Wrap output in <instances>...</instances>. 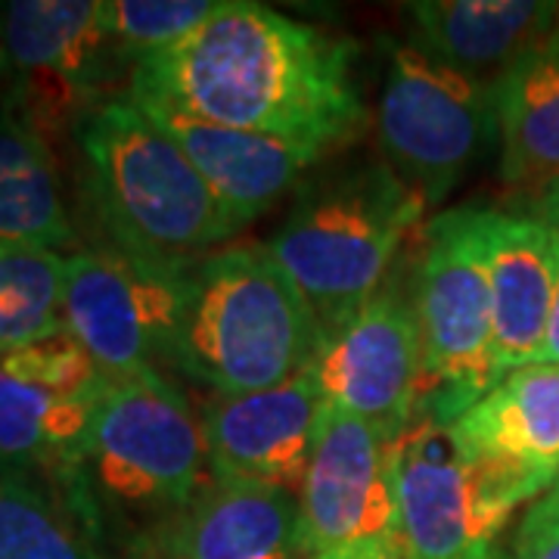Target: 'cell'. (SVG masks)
<instances>
[{
  "label": "cell",
  "mask_w": 559,
  "mask_h": 559,
  "mask_svg": "<svg viewBox=\"0 0 559 559\" xmlns=\"http://www.w3.org/2000/svg\"><path fill=\"white\" fill-rule=\"evenodd\" d=\"M128 97L326 153L355 140L367 116L355 44L252 0H221L190 38L140 57Z\"/></svg>",
  "instance_id": "1"
},
{
  "label": "cell",
  "mask_w": 559,
  "mask_h": 559,
  "mask_svg": "<svg viewBox=\"0 0 559 559\" xmlns=\"http://www.w3.org/2000/svg\"><path fill=\"white\" fill-rule=\"evenodd\" d=\"M79 143L94 212L124 255L190 271L242 230L187 153L131 97L100 106L79 128Z\"/></svg>",
  "instance_id": "2"
},
{
  "label": "cell",
  "mask_w": 559,
  "mask_h": 559,
  "mask_svg": "<svg viewBox=\"0 0 559 559\" xmlns=\"http://www.w3.org/2000/svg\"><path fill=\"white\" fill-rule=\"evenodd\" d=\"M423 215L426 202L385 162H364L308 180L267 246L333 333L389 283Z\"/></svg>",
  "instance_id": "3"
},
{
  "label": "cell",
  "mask_w": 559,
  "mask_h": 559,
  "mask_svg": "<svg viewBox=\"0 0 559 559\" xmlns=\"http://www.w3.org/2000/svg\"><path fill=\"white\" fill-rule=\"evenodd\" d=\"M318 318L267 242L224 246L193 267L178 370L212 395L283 385L318 352Z\"/></svg>",
  "instance_id": "4"
},
{
  "label": "cell",
  "mask_w": 559,
  "mask_h": 559,
  "mask_svg": "<svg viewBox=\"0 0 559 559\" xmlns=\"http://www.w3.org/2000/svg\"><path fill=\"white\" fill-rule=\"evenodd\" d=\"M411 301L423 342V389L414 417L451 426L503 380L495 364L476 205L426 224Z\"/></svg>",
  "instance_id": "5"
},
{
  "label": "cell",
  "mask_w": 559,
  "mask_h": 559,
  "mask_svg": "<svg viewBox=\"0 0 559 559\" xmlns=\"http://www.w3.org/2000/svg\"><path fill=\"white\" fill-rule=\"evenodd\" d=\"M75 469L121 510L175 516L209 481L202 417L165 373L109 380Z\"/></svg>",
  "instance_id": "6"
},
{
  "label": "cell",
  "mask_w": 559,
  "mask_h": 559,
  "mask_svg": "<svg viewBox=\"0 0 559 559\" xmlns=\"http://www.w3.org/2000/svg\"><path fill=\"white\" fill-rule=\"evenodd\" d=\"M134 60L112 38L106 0H13L0 7V103L40 140L79 131Z\"/></svg>",
  "instance_id": "7"
},
{
  "label": "cell",
  "mask_w": 559,
  "mask_h": 559,
  "mask_svg": "<svg viewBox=\"0 0 559 559\" xmlns=\"http://www.w3.org/2000/svg\"><path fill=\"white\" fill-rule=\"evenodd\" d=\"M382 162L426 209L441 205L466 171L498 143L495 81H481L395 44L377 106Z\"/></svg>",
  "instance_id": "8"
},
{
  "label": "cell",
  "mask_w": 559,
  "mask_h": 559,
  "mask_svg": "<svg viewBox=\"0 0 559 559\" xmlns=\"http://www.w3.org/2000/svg\"><path fill=\"white\" fill-rule=\"evenodd\" d=\"M392 488L404 559H485L528 500L473 457L451 426L414 417L392 441Z\"/></svg>",
  "instance_id": "9"
},
{
  "label": "cell",
  "mask_w": 559,
  "mask_h": 559,
  "mask_svg": "<svg viewBox=\"0 0 559 559\" xmlns=\"http://www.w3.org/2000/svg\"><path fill=\"white\" fill-rule=\"evenodd\" d=\"M193 296V267H159L119 249L66 252L62 326L91 352L106 380L178 370Z\"/></svg>",
  "instance_id": "10"
},
{
  "label": "cell",
  "mask_w": 559,
  "mask_h": 559,
  "mask_svg": "<svg viewBox=\"0 0 559 559\" xmlns=\"http://www.w3.org/2000/svg\"><path fill=\"white\" fill-rule=\"evenodd\" d=\"M320 399L367 419L389 441L411 426L423 389V342L411 293L382 286L340 330L320 336L308 364Z\"/></svg>",
  "instance_id": "11"
},
{
  "label": "cell",
  "mask_w": 559,
  "mask_h": 559,
  "mask_svg": "<svg viewBox=\"0 0 559 559\" xmlns=\"http://www.w3.org/2000/svg\"><path fill=\"white\" fill-rule=\"evenodd\" d=\"M299 510L305 557L358 540L399 538L392 441L367 419L326 404Z\"/></svg>",
  "instance_id": "12"
},
{
  "label": "cell",
  "mask_w": 559,
  "mask_h": 559,
  "mask_svg": "<svg viewBox=\"0 0 559 559\" xmlns=\"http://www.w3.org/2000/svg\"><path fill=\"white\" fill-rule=\"evenodd\" d=\"M323 407L308 367L264 392L212 395L202 411L209 476L299 495Z\"/></svg>",
  "instance_id": "13"
},
{
  "label": "cell",
  "mask_w": 559,
  "mask_h": 559,
  "mask_svg": "<svg viewBox=\"0 0 559 559\" xmlns=\"http://www.w3.org/2000/svg\"><path fill=\"white\" fill-rule=\"evenodd\" d=\"M479 240L491 299L495 364L503 377L544 358L557 293V237L522 209H479Z\"/></svg>",
  "instance_id": "14"
},
{
  "label": "cell",
  "mask_w": 559,
  "mask_h": 559,
  "mask_svg": "<svg viewBox=\"0 0 559 559\" xmlns=\"http://www.w3.org/2000/svg\"><path fill=\"white\" fill-rule=\"evenodd\" d=\"M451 429L473 457L535 503L559 481V367L540 360L503 373Z\"/></svg>",
  "instance_id": "15"
},
{
  "label": "cell",
  "mask_w": 559,
  "mask_h": 559,
  "mask_svg": "<svg viewBox=\"0 0 559 559\" xmlns=\"http://www.w3.org/2000/svg\"><path fill=\"white\" fill-rule=\"evenodd\" d=\"M138 106L187 153V159L193 162L215 200L240 227H249L252 221L261 218L323 156H330L326 150L311 143L237 131L227 124L183 116L159 103Z\"/></svg>",
  "instance_id": "16"
},
{
  "label": "cell",
  "mask_w": 559,
  "mask_h": 559,
  "mask_svg": "<svg viewBox=\"0 0 559 559\" xmlns=\"http://www.w3.org/2000/svg\"><path fill=\"white\" fill-rule=\"evenodd\" d=\"M299 495L255 481L212 479L156 540V559H299Z\"/></svg>",
  "instance_id": "17"
},
{
  "label": "cell",
  "mask_w": 559,
  "mask_h": 559,
  "mask_svg": "<svg viewBox=\"0 0 559 559\" xmlns=\"http://www.w3.org/2000/svg\"><path fill=\"white\" fill-rule=\"evenodd\" d=\"M407 10L419 50L481 81L559 32V3L544 0H419Z\"/></svg>",
  "instance_id": "18"
},
{
  "label": "cell",
  "mask_w": 559,
  "mask_h": 559,
  "mask_svg": "<svg viewBox=\"0 0 559 559\" xmlns=\"http://www.w3.org/2000/svg\"><path fill=\"white\" fill-rule=\"evenodd\" d=\"M500 178L532 193L559 178V32L495 81Z\"/></svg>",
  "instance_id": "19"
},
{
  "label": "cell",
  "mask_w": 559,
  "mask_h": 559,
  "mask_svg": "<svg viewBox=\"0 0 559 559\" xmlns=\"http://www.w3.org/2000/svg\"><path fill=\"white\" fill-rule=\"evenodd\" d=\"M0 242L72 249L60 168L47 140L0 103Z\"/></svg>",
  "instance_id": "20"
},
{
  "label": "cell",
  "mask_w": 559,
  "mask_h": 559,
  "mask_svg": "<svg viewBox=\"0 0 559 559\" xmlns=\"http://www.w3.org/2000/svg\"><path fill=\"white\" fill-rule=\"evenodd\" d=\"M97 399H75L0 367V466H79Z\"/></svg>",
  "instance_id": "21"
},
{
  "label": "cell",
  "mask_w": 559,
  "mask_h": 559,
  "mask_svg": "<svg viewBox=\"0 0 559 559\" xmlns=\"http://www.w3.org/2000/svg\"><path fill=\"white\" fill-rule=\"evenodd\" d=\"M0 559H100L75 513L22 469L0 466Z\"/></svg>",
  "instance_id": "22"
},
{
  "label": "cell",
  "mask_w": 559,
  "mask_h": 559,
  "mask_svg": "<svg viewBox=\"0 0 559 559\" xmlns=\"http://www.w3.org/2000/svg\"><path fill=\"white\" fill-rule=\"evenodd\" d=\"M66 252L0 242V355L62 326Z\"/></svg>",
  "instance_id": "23"
},
{
  "label": "cell",
  "mask_w": 559,
  "mask_h": 559,
  "mask_svg": "<svg viewBox=\"0 0 559 559\" xmlns=\"http://www.w3.org/2000/svg\"><path fill=\"white\" fill-rule=\"evenodd\" d=\"M221 0H106L112 38L138 62L190 38L215 16Z\"/></svg>",
  "instance_id": "24"
},
{
  "label": "cell",
  "mask_w": 559,
  "mask_h": 559,
  "mask_svg": "<svg viewBox=\"0 0 559 559\" xmlns=\"http://www.w3.org/2000/svg\"><path fill=\"white\" fill-rule=\"evenodd\" d=\"M0 367L20 380L38 382L44 389L75 399H97L109 382L91 352L69 330H57L0 355Z\"/></svg>",
  "instance_id": "25"
},
{
  "label": "cell",
  "mask_w": 559,
  "mask_h": 559,
  "mask_svg": "<svg viewBox=\"0 0 559 559\" xmlns=\"http://www.w3.org/2000/svg\"><path fill=\"white\" fill-rule=\"evenodd\" d=\"M513 559H559V491L550 488L544 498L528 503L522 516L516 538H513Z\"/></svg>",
  "instance_id": "26"
},
{
  "label": "cell",
  "mask_w": 559,
  "mask_h": 559,
  "mask_svg": "<svg viewBox=\"0 0 559 559\" xmlns=\"http://www.w3.org/2000/svg\"><path fill=\"white\" fill-rule=\"evenodd\" d=\"M308 559H404V554H401L399 538H380L330 547V550H320Z\"/></svg>",
  "instance_id": "27"
},
{
  "label": "cell",
  "mask_w": 559,
  "mask_h": 559,
  "mask_svg": "<svg viewBox=\"0 0 559 559\" xmlns=\"http://www.w3.org/2000/svg\"><path fill=\"white\" fill-rule=\"evenodd\" d=\"M522 212L535 215L538 221H544L550 230L559 234V178L544 183L538 190L525 193V202H522Z\"/></svg>",
  "instance_id": "28"
},
{
  "label": "cell",
  "mask_w": 559,
  "mask_h": 559,
  "mask_svg": "<svg viewBox=\"0 0 559 559\" xmlns=\"http://www.w3.org/2000/svg\"><path fill=\"white\" fill-rule=\"evenodd\" d=\"M557 237V293H554V308H550V320H547V340H544V364H557L559 367V234Z\"/></svg>",
  "instance_id": "29"
},
{
  "label": "cell",
  "mask_w": 559,
  "mask_h": 559,
  "mask_svg": "<svg viewBox=\"0 0 559 559\" xmlns=\"http://www.w3.org/2000/svg\"><path fill=\"white\" fill-rule=\"evenodd\" d=\"M485 559H513V557H510V554H503V550H495L491 557H485Z\"/></svg>",
  "instance_id": "30"
},
{
  "label": "cell",
  "mask_w": 559,
  "mask_h": 559,
  "mask_svg": "<svg viewBox=\"0 0 559 559\" xmlns=\"http://www.w3.org/2000/svg\"><path fill=\"white\" fill-rule=\"evenodd\" d=\"M554 488H557V491H559V481H557V485H554Z\"/></svg>",
  "instance_id": "31"
}]
</instances>
